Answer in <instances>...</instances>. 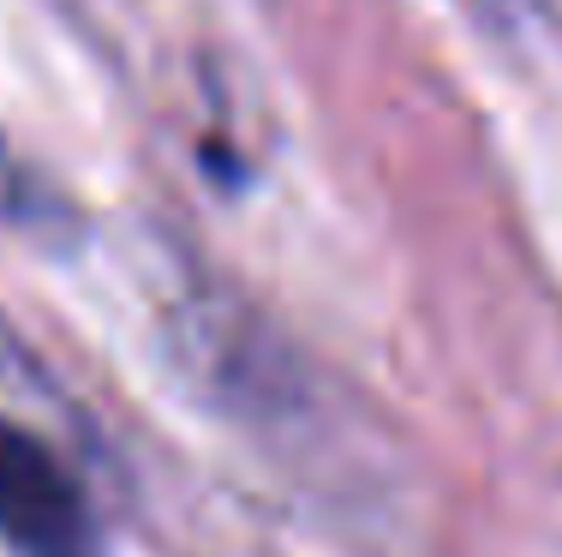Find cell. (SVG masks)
Segmentation results:
<instances>
[{"instance_id":"6da1fadb","label":"cell","mask_w":562,"mask_h":557,"mask_svg":"<svg viewBox=\"0 0 562 557\" xmlns=\"http://www.w3.org/2000/svg\"><path fill=\"white\" fill-rule=\"evenodd\" d=\"M0 546L7 557H97V510L78 474L12 414H0Z\"/></svg>"},{"instance_id":"7a4b0ae2","label":"cell","mask_w":562,"mask_h":557,"mask_svg":"<svg viewBox=\"0 0 562 557\" xmlns=\"http://www.w3.org/2000/svg\"><path fill=\"white\" fill-rule=\"evenodd\" d=\"M0 222H12V229H24V234H43V241L60 229H72V210L48 192L43 175H36L7 138H0Z\"/></svg>"},{"instance_id":"3957f363","label":"cell","mask_w":562,"mask_h":557,"mask_svg":"<svg viewBox=\"0 0 562 557\" xmlns=\"http://www.w3.org/2000/svg\"><path fill=\"white\" fill-rule=\"evenodd\" d=\"M461 7L497 36H527V24L539 19V0H461Z\"/></svg>"}]
</instances>
